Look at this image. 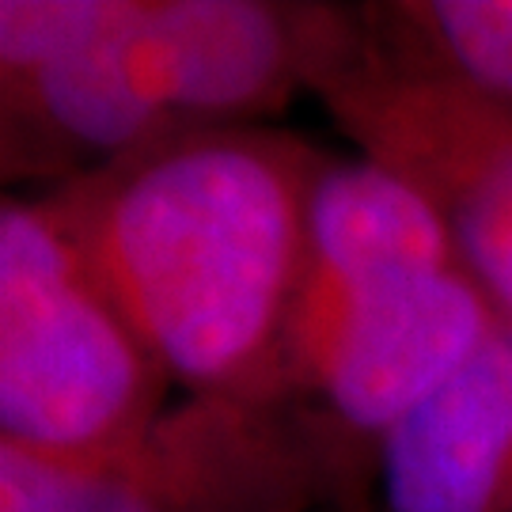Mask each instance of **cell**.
<instances>
[{
    "label": "cell",
    "mask_w": 512,
    "mask_h": 512,
    "mask_svg": "<svg viewBox=\"0 0 512 512\" xmlns=\"http://www.w3.org/2000/svg\"><path fill=\"white\" fill-rule=\"evenodd\" d=\"M346 512V486L296 399L179 395L126 448L88 459L0 444V512Z\"/></svg>",
    "instance_id": "3"
},
{
    "label": "cell",
    "mask_w": 512,
    "mask_h": 512,
    "mask_svg": "<svg viewBox=\"0 0 512 512\" xmlns=\"http://www.w3.org/2000/svg\"><path fill=\"white\" fill-rule=\"evenodd\" d=\"M327 160L293 129H205L35 194L88 251L175 395L285 399L308 202Z\"/></svg>",
    "instance_id": "1"
},
{
    "label": "cell",
    "mask_w": 512,
    "mask_h": 512,
    "mask_svg": "<svg viewBox=\"0 0 512 512\" xmlns=\"http://www.w3.org/2000/svg\"><path fill=\"white\" fill-rule=\"evenodd\" d=\"M456 262L459 251L448 220L414 179L365 152H330L308 202L304 274L285 357V399L296 368L357 300L380 293L391 281Z\"/></svg>",
    "instance_id": "6"
},
{
    "label": "cell",
    "mask_w": 512,
    "mask_h": 512,
    "mask_svg": "<svg viewBox=\"0 0 512 512\" xmlns=\"http://www.w3.org/2000/svg\"><path fill=\"white\" fill-rule=\"evenodd\" d=\"M319 103L372 160L433 198L459 262L512 319V114L365 46L319 84Z\"/></svg>",
    "instance_id": "5"
},
{
    "label": "cell",
    "mask_w": 512,
    "mask_h": 512,
    "mask_svg": "<svg viewBox=\"0 0 512 512\" xmlns=\"http://www.w3.org/2000/svg\"><path fill=\"white\" fill-rule=\"evenodd\" d=\"M365 512H512V319L380 444Z\"/></svg>",
    "instance_id": "7"
},
{
    "label": "cell",
    "mask_w": 512,
    "mask_h": 512,
    "mask_svg": "<svg viewBox=\"0 0 512 512\" xmlns=\"http://www.w3.org/2000/svg\"><path fill=\"white\" fill-rule=\"evenodd\" d=\"M175 384L42 194L0 202V444L88 459L126 448Z\"/></svg>",
    "instance_id": "2"
},
{
    "label": "cell",
    "mask_w": 512,
    "mask_h": 512,
    "mask_svg": "<svg viewBox=\"0 0 512 512\" xmlns=\"http://www.w3.org/2000/svg\"><path fill=\"white\" fill-rule=\"evenodd\" d=\"M141 0H0V84L54 69L114 35Z\"/></svg>",
    "instance_id": "9"
},
{
    "label": "cell",
    "mask_w": 512,
    "mask_h": 512,
    "mask_svg": "<svg viewBox=\"0 0 512 512\" xmlns=\"http://www.w3.org/2000/svg\"><path fill=\"white\" fill-rule=\"evenodd\" d=\"M372 50L512 114V0L361 4Z\"/></svg>",
    "instance_id": "8"
},
{
    "label": "cell",
    "mask_w": 512,
    "mask_h": 512,
    "mask_svg": "<svg viewBox=\"0 0 512 512\" xmlns=\"http://www.w3.org/2000/svg\"><path fill=\"white\" fill-rule=\"evenodd\" d=\"M497 323L494 300L456 262L357 300L296 368L289 399L327 440L346 512H365L380 444L471 365Z\"/></svg>",
    "instance_id": "4"
}]
</instances>
